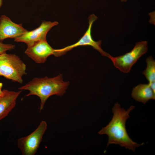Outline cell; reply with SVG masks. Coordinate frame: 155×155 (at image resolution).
<instances>
[{"mask_svg":"<svg viewBox=\"0 0 155 155\" xmlns=\"http://www.w3.org/2000/svg\"><path fill=\"white\" fill-rule=\"evenodd\" d=\"M134 108V106L131 105L126 110L121 108L118 102L114 104L112 108L113 115L112 119L98 133L100 135H107V147L110 144H117L135 152L136 148L144 145V143L139 144L133 141L128 135L126 128V121L130 117L129 114Z\"/></svg>","mask_w":155,"mask_h":155,"instance_id":"obj_1","label":"cell"},{"mask_svg":"<svg viewBox=\"0 0 155 155\" xmlns=\"http://www.w3.org/2000/svg\"><path fill=\"white\" fill-rule=\"evenodd\" d=\"M69 84V82L63 81L62 74H60L52 78H35L19 89L28 90L29 92L26 96L36 95L40 98L41 111L49 97L54 95L62 96L66 92Z\"/></svg>","mask_w":155,"mask_h":155,"instance_id":"obj_2","label":"cell"},{"mask_svg":"<svg viewBox=\"0 0 155 155\" xmlns=\"http://www.w3.org/2000/svg\"><path fill=\"white\" fill-rule=\"evenodd\" d=\"M26 69V65L16 55L6 53L0 55V76L22 83Z\"/></svg>","mask_w":155,"mask_h":155,"instance_id":"obj_3","label":"cell"},{"mask_svg":"<svg viewBox=\"0 0 155 155\" xmlns=\"http://www.w3.org/2000/svg\"><path fill=\"white\" fill-rule=\"evenodd\" d=\"M147 44L146 41L137 42L130 51L117 57L111 55L109 58L116 68L124 73H127L137 60L147 52Z\"/></svg>","mask_w":155,"mask_h":155,"instance_id":"obj_4","label":"cell"},{"mask_svg":"<svg viewBox=\"0 0 155 155\" xmlns=\"http://www.w3.org/2000/svg\"><path fill=\"white\" fill-rule=\"evenodd\" d=\"M47 127L44 121L40 122L32 133L18 139L17 146L23 155H34L36 153Z\"/></svg>","mask_w":155,"mask_h":155,"instance_id":"obj_5","label":"cell"},{"mask_svg":"<svg viewBox=\"0 0 155 155\" xmlns=\"http://www.w3.org/2000/svg\"><path fill=\"white\" fill-rule=\"evenodd\" d=\"M94 14L91 15L88 17V26L87 30L82 37L75 43L59 49H55L54 55L56 57L61 56L73 48L80 46H90L99 51L103 56L109 58L111 55L104 51L101 48V40L95 41L91 35V30L93 23L98 19Z\"/></svg>","mask_w":155,"mask_h":155,"instance_id":"obj_6","label":"cell"},{"mask_svg":"<svg viewBox=\"0 0 155 155\" xmlns=\"http://www.w3.org/2000/svg\"><path fill=\"white\" fill-rule=\"evenodd\" d=\"M58 22L42 21L40 25L34 30L27 31L21 36L16 38L14 41L25 43L28 47L32 46L38 42L46 40V34L53 27L58 25Z\"/></svg>","mask_w":155,"mask_h":155,"instance_id":"obj_7","label":"cell"},{"mask_svg":"<svg viewBox=\"0 0 155 155\" xmlns=\"http://www.w3.org/2000/svg\"><path fill=\"white\" fill-rule=\"evenodd\" d=\"M27 31L22 24L13 22L6 16L2 15L0 17V41L8 38L14 39Z\"/></svg>","mask_w":155,"mask_h":155,"instance_id":"obj_8","label":"cell"},{"mask_svg":"<svg viewBox=\"0 0 155 155\" xmlns=\"http://www.w3.org/2000/svg\"><path fill=\"white\" fill-rule=\"evenodd\" d=\"M55 49L46 40L41 41L33 46L28 47L25 53L35 62L41 63L45 62L48 57L54 55Z\"/></svg>","mask_w":155,"mask_h":155,"instance_id":"obj_9","label":"cell"},{"mask_svg":"<svg viewBox=\"0 0 155 155\" xmlns=\"http://www.w3.org/2000/svg\"><path fill=\"white\" fill-rule=\"evenodd\" d=\"M3 91V94L0 96V120L7 116L15 107L16 100L22 91L5 89Z\"/></svg>","mask_w":155,"mask_h":155,"instance_id":"obj_10","label":"cell"},{"mask_svg":"<svg viewBox=\"0 0 155 155\" xmlns=\"http://www.w3.org/2000/svg\"><path fill=\"white\" fill-rule=\"evenodd\" d=\"M131 96L136 101L145 104L150 100H155V92L148 84H140L133 88Z\"/></svg>","mask_w":155,"mask_h":155,"instance_id":"obj_11","label":"cell"},{"mask_svg":"<svg viewBox=\"0 0 155 155\" xmlns=\"http://www.w3.org/2000/svg\"><path fill=\"white\" fill-rule=\"evenodd\" d=\"M147 67L142 73L146 77L149 83L155 82V61L152 57L146 59Z\"/></svg>","mask_w":155,"mask_h":155,"instance_id":"obj_12","label":"cell"},{"mask_svg":"<svg viewBox=\"0 0 155 155\" xmlns=\"http://www.w3.org/2000/svg\"><path fill=\"white\" fill-rule=\"evenodd\" d=\"M15 47L14 45L9 44H5L2 41H0V55L6 53L8 51L13 49Z\"/></svg>","mask_w":155,"mask_h":155,"instance_id":"obj_13","label":"cell"},{"mask_svg":"<svg viewBox=\"0 0 155 155\" xmlns=\"http://www.w3.org/2000/svg\"><path fill=\"white\" fill-rule=\"evenodd\" d=\"M148 84L152 90L155 92V82L149 83Z\"/></svg>","mask_w":155,"mask_h":155,"instance_id":"obj_14","label":"cell"},{"mask_svg":"<svg viewBox=\"0 0 155 155\" xmlns=\"http://www.w3.org/2000/svg\"><path fill=\"white\" fill-rule=\"evenodd\" d=\"M2 84L0 82V96H2L3 93V90H2Z\"/></svg>","mask_w":155,"mask_h":155,"instance_id":"obj_15","label":"cell"},{"mask_svg":"<svg viewBox=\"0 0 155 155\" xmlns=\"http://www.w3.org/2000/svg\"><path fill=\"white\" fill-rule=\"evenodd\" d=\"M3 2V0H0V8Z\"/></svg>","mask_w":155,"mask_h":155,"instance_id":"obj_16","label":"cell"},{"mask_svg":"<svg viewBox=\"0 0 155 155\" xmlns=\"http://www.w3.org/2000/svg\"><path fill=\"white\" fill-rule=\"evenodd\" d=\"M121 1L122 2H126L127 0H121Z\"/></svg>","mask_w":155,"mask_h":155,"instance_id":"obj_17","label":"cell"}]
</instances>
